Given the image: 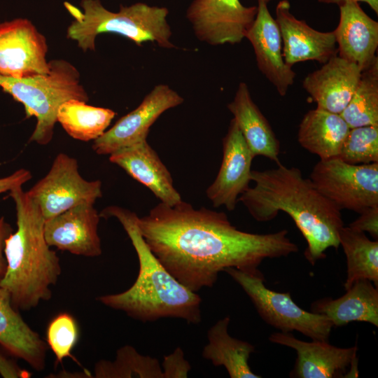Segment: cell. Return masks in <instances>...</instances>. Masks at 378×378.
I'll return each instance as SVG.
<instances>
[{"mask_svg":"<svg viewBox=\"0 0 378 378\" xmlns=\"http://www.w3.org/2000/svg\"><path fill=\"white\" fill-rule=\"evenodd\" d=\"M222 146L220 169L206 195L214 207L225 206L232 211L240 195L250 187L254 158L234 118L223 138Z\"/></svg>","mask_w":378,"mask_h":378,"instance_id":"4fadbf2b","label":"cell"},{"mask_svg":"<svg viewBox=\"0 0 378 378\" xmlns=\"http://www.w3.org/2000/svg\"><path fill=\"white\" fill-rule=\"evenodd\" d=\"M99 215L118 220L135 249L139 269L134 283L127 290L99 296L97 300L142 322L176 318L199 324L202 318L201 297L176 280L153 253L139 231L138 216L117 206L105 208Z\"/></svg>","mask_w":378,"mask_h":378,"instance_id":"3957f363","label":"cell"},{"mask_svg":"<svg viewBox=\"0 0 378 378\" xmlns=\"http://www.w3.org/2000/svg\"><path fill=\"white\" fill-rule=\"evenodd\" d=\"M31 173L29 170L20 169L8 176L0 178V194L22 186L31 178Z\"/></svg>","mask_w":378,"mask_h":378,"instance_id":"836d02e7","label":"cell"},{"mask_svg":"<svg viewBox=\"0 0 378 378\" xmlns=\"http://www.w3.org/2000/svg\"><path fill=\"white\" fill-rule=\"evenodd\" d=\"M148 246L181 284L197 292L212 287L228 268L260 274L265 259L299 251L287 230L257 234L237 229L224 212L194 209L184 201L162 202L137 218Z\"/></svg>","mask_w":378,"mask_h":378,"instance_id":"6da1fadb","label":"cell"},{"mask_svg":"<svg viewBox=\"0 0 378 378\" xmlns=\"http://www.w3.org/2000/svg\"><path fill=\"white\" fill-rule=\"evenodd\" d=\"M49 66L48 74L33 77L0 76L3 91L23 105L27 118H36L29 141L39 145H47L52 139L57 113L62 103L71 99L89 101L74 65L63 59H55L49 61Z\"/></svg>","mask_w":378,"mask_h":378,"instance_id":"8992f818","label":"cell"},{"mask_svg":"<svg viewBox=\"0 0 378 378\" xmlns=\"http://www.w3.org/2000/svg\"><path fill=\"white\" fill-rule=\"evenodd\" d=\"M288 0L279 1L276 21L282 39L283 57L290 66L305 61L326 63L338 53L334 31H319L304 20L297 19L290 10Z\"/></svg>","mask_w":378,"mask_h":378,"instance_id":"e0dca14e","label":"cell"},{"mask_svg":"<svg viewBox=\"0 0 378 378\" xmlns=\"http://www.w3.org/2000/svg\"><path fill=\"white\" fill-rule=\"evenodd\" d=\"M248 296L257 312L280 332L298 331L314 340H326L333 325L325 316L299 307L289 292L279 293L265 285L262 273L251 274L235 268L225 270Z\"/></svg>","mask_w":378,"mask_h":378,"instance_id":"52a82bcc","label":"cell"},{"mask_svg":"<svg viewBox=\"0 0 378 378\" xmlns=\"http://www.w3.org/2000/svg\"><path fill=\"white\" fill-rule=\"evenodd\" d=\"M116 113L112 109L88 105L71 99L62 103L57 113V122L72 138L89 141L102 136Z\"/></svg>","mask_w":378,"mask_h":378,"instance_id":"4316f807","label":"cell"},{"mask_svg":"<svg viewBox=\"0 0 378 378\" xmlns=\"http://www.w3.org/2000/svg\"><path fill=\"white\" fill-rule=\"evenodd\" d=\"M349 130L340 114L316 108L307 111L301 120L298 141L319 160L337 158Z\"/></svg>","mask_w":378,"mask_h":378,"instance_id":"cb8c5ba5","label":"cell"},{"mask_svg":"<svg viewBox=\"0 0 378 378\" xmlns=\"http://www.w3.org/2000/svg\"><path fill=\"white\" fill-rule=\"evenodd\" d=\"M97 378H163L158 360L140 354L133 346L118 349L114 360H101L94 367Z\"/></svg>","mask_w":378,"mask_h":378,"instance_id":"f1b7e54d","label":"cell"},{"mask_svg":"<svg viewBox=\"0 0 378 378\" xmlns=\"http://www.w3.org/2000/svg\"><path fill=\"white\" fill-rule=\"evenodd\" d=\"M253 156L280 162V142L269 121L253 102L247 85L241 82L233 100L227 104Z\"/></svg>","mask_w":378,"mask_h":378,"instance_id":"7402d4cb","label":"cell"},{"mask_svg":"<svg viewBox=\"0 0 378 378\" xmlns=\"http://www.w3.org/2000/svg\"><path fill=\"white\" fill-rule=\"evenodd\" d=\"M349 226L352 229L369 233L373 239L378 240V206H370L362 212Z\"/></svg>","mask_w":378,"mask_h":378,"instance_id":"d6a6232c","label":"cell"},{"mask_svg":"<svg viewBox=\"0 0 378 378\" xmlns=\"http://www.w3.org/2000/svg\"><path fill=\"white\" fill-rule=\"evenodd\" d=\"M109 161L147 187L160 202L174 206L182 201L169 171L147 139L111 154Z\"/></svg>","mask_w":378,"mask_h":378,"instance_id":"ffe728a7","label":"cell"},{"mask_svg":"<svg viewBox=\"0 0 378 378\" xmlns=\"http://www.w3.org/2000/svg\"><path fill=\"white\" fill-rule=\"evenodd\" d=\"M339 7L340 21L333 31L337 54L363 71L377 57L378 22L364 12L358 2L348 1Z\"/></svg>","mask_w":378,"mask_h":378,"instance_id":"d6986e66","label":"cell"},{"mask_svg":"<svg viewBox=\"0 0 378 378\" xmlns=\"http://www.w3.org/2000/svg\"><path fill=\"white\" fill-rule=\"evenodd\" d=\"M0 346L37 371H42L46 367L47 343L23 320L12 304L10 294L1 287Z\"/></svg>","mask_w":378,"mask_h":378,"instance_id":"44dd1931","label":"cell"},{"mask_svg":"<svg viewBox=\"0 0 378 378\" xmlns=\"http://www.w3.org/2000/svg\"><path fill=\"white\" fill-rule=\"evenodd\" d=\"M339 242L346 260L345 290L362 279L369 280L378 287V240H371L365 232L344 225Z\"/></svg>","mask_w":378,"mask_h":378,"instance_id":"484cf974","label":"cell"},{"mask_svg":"<svg viewBox=\"0 0 378 378\" xmlns=\"http://www.w3.org/2000/svg\"><path fill=\"white\" fill-rule=\"evenodd\" d=\"M15 204L17 230L5 240L6 271L0 287L18 310H29L52 296L50 286L61 274L59 258L44 235L45 218L22 186L9 191Z\"/></svg>","mask_w":378,"mask_h":378,"instance_id":"277c9868","label":"cell"},{"mask_svg":"<svg viewBox=\"0 0 378 378\" xmlns=\"http://www.w3.org/2000/svg\"><path fill=\"white\" fill-rule=\"evenodd\" d=\"M0 374L3 377L27 378L31 374L21 369L13 359L8 358L0 349Z\"/></svg>","mask_w":378,"mask_h":378,"instance_id":"e575fe53","label":"cell"},{"mask_svg":"<svg viewBox=\"0 0 378 378\" xmlns=\"http://www.w3.org/2000/svg\"><path fill=\"white\" fill-rule=\"evenodd\" d=\"M27 192L45 220L81 204H94L102 196V182L84 179L77 160L65 153L55 157L48 174Z\"/></svg>","mask_w":378,"mask_h":378,"instance_id":"9c48e42d","label":"cell"},{"mask_svg":"<svg viewBox=\"0 0 378 378\" xmlns=\"http://www.w3.org/2000/svg\"><path fill=\"white\" fill-rule=\"evenodd\" d=\"M270 1L258 0L256 15L245 38L253 48L259 70L284 97L296 74L284 59L281 35L269 10Z\"/></svg>","mask_w":378,"mask_h":378,"instance_id":"9a60e30c","label":"cell"},{"mask_svg":"<svg viewBox=\"0 0 378 378\" xmlns=\"http://www.w3.org/2000/svg\"><path fill=\"white\" fill-rule=\"evenodd\" d=\"M311 312L326 316L333 327L352 321L378 326V287L367 279L355 281L337 299L323 298L312 302Z\"/></svg>","mask_w":378,"mask_h":378,"instance_id":"603a6c76","label":"cell"},{"mask_svg":"<svg viewBox=\"0 0 378 378\" xmlns=\"http://www.w3.org/2000/svg\"><path fill=\"white\" fill-rule=\"evenodd\" d=\"M337 158L351 164L378 162V125L350 128Z\"/></svg>","mask_w":378,"mask_h":378,"instance_id":"f546056e","label":"cell"},{"mask_svg":"<svg viewBox=\"0 0 378 378\" xmlns=\"http://www.w3.org/2000/svg\"><path fill=\"white\" fill-rule=\"evenodd\" d=\"M64 5L74 20L66 31V37L76 41L84 52L95 50V38L103 33L126 37L136 45L151 41L160 47L172 48V31L167 22L168 9L137 2L120 6L118 12L104 8L100 0H82L83 10L65 1Z\"/></svg>","mask_w":378,"mask_h":378,"instance_id":"5b68a950","label":"cell"},{"mask_svg":"<svg viewBox=\"0 0 378 378\" xmlns=\"http://www.w3.org/2000/svg\"><path fill=\"white\" fill-rule=\"evenodd\" d=\"M13 232L11 226L5 220L4 217L0 218V280L4 277L6 271V260L4 255V244L6 239Z\"/></svg>","mask_w":378,"mask_h":378,"instance_id":"d590c367","label":"cell"},{"mask_svg":"<svg viewBox=\"0 0 378 378\" xmlns=\"http://www.w3.org/2000/svg\"><path fill=\"white\" fill-rule=\"evenodd\" d=\"M251 181L253 186L238 201L258 222L272 220L279 212L288 214L306 240L304 255L311 265L324 259L329 248H339L344 226L341 210L299 168L279 162L273 169L252 170Z\"/></svg>","mask_w":378,"mask_h":378,"instance_id":"7a4b0ae2","label":"cell"},{"mask_svg":"<svg viewBox=\"0 0 378 378\" xmlns=\"http://www.w3.org/2000/svg\"><path fill=\"white\" fill-rule=\"evenodd\" d=\"M340 115L350 128L378 125V58L361 75L356 90Z\"/></svg>","mask_w":378,"mask_h":378,"instance_id":"83f0119b","label":"cell"},{"mask_svg":"<svg viewBox=\"0 0 378 378\" xmlns=\"http://www.w3.org/2000/svg\"><path fill=\"white\" fill-rule=\"evenodd\" d=\"M100 215L92 204H81L45 220L48 244L59 250L86 257L102 254L98 234Z\"/></svg>","mask_w":378,"mask_h":378,"instance_id":"2e32d148","label":"cell"},{"mask_svg":"<svg viewBox=\"0 0 378 378\" xmlns=\"http://www.w3.org/2000/svg\"><path fill=\"white\" fill-rule=\"evenodd\" d=\"M183 101V98L167 85L155 86L135 109L121 117L113 126L94 140L92 149L98 155H110L146 140L149 130L157 119Z\"/></svg>","mask_w":378,"mask_h":378,"instance_id":"7c38bea8","label":"cell"},{"mask_svg":"<svg viewBox=\"0 0 378 378\" xmlns=\"http://www.w3.org/2000/svg\"><path fill=\"white\" fill-rule=\"evenodd\" d=\"M309 178L339 209L360 214L378 206V162L351 164L339 158L319 160Z\"/></svg>","mask_w":378,"mask_h":378,"instance_id":"ba28073f","label":"cell"},{"mask_svg":"<svg viewBox=\"0 0 378 378\" xmlns=\"http://www.w3.org/2000/svg\"><path fill=\"white\" fill-rule=\"evenodd\" d=\"M318 2L323 4H334L338 6L348 1L359 2L363 1L366 3L370 8L377 14L378 13V0H318Z\"/></svg>","mask_w":378,"mask_h":378,"instance_id":"8d00e7d4","label":"cell"},{"mask_svg":"<svg viewBox=\"0 0 378 378\" xmlns=\"http://www.w3.org/2000/svg\"><path fill=\"white\" fill-rule=\"evenodd\" d=\"M361 72L357 64L337 55L309 74L302 87L316 108L340 114L351 99Z\"/></svg>","mask_w":378,"mask_h":378,"instance_id":"ac0fdd59","label":"cell"},{"mask_svg":"<svg viewBox=\"0 0 378 378\" xmlns=\"http://www.w3.org/2000/svg\"><path fill=\"white\" fill-rule=\"evenodd\" d=\"M269 340L296 351L295 363L289 374L292 378L346 377L353 363L358 360L356 346L342 348L326 340L305 342L291 332H283L271 334Z\"/></svg>","mask_w":378,"mask_h":378,"instance_id":"5bb4252c","label":"cell"},{"mask_svg":"<svg viewBox=\"0 0 378 378\" xmlns=\"http://www.w3.org/2000/svg\"><path fill=\"white\" fill-rule=\"evenodd\" d=\"M46 339L57 363H62L66 358L77 362L71 352L78 342V327L71 314L61 313L53 318L47 327Z\"/></svg>","mask_w":378,"mask_h":378,"instance_id":"4dcf8cb0","label":"cell"},{"mask_svg":"<svg viewBox=\"0 0 378 378\" xmlns=\"http://www.w3.org/2000/svg\"><path fill=\"white\" fill-rule=\"evenodd\" d=\"M47 40L28 19L0 24V76L15 78L46 74Z\"/></svg>","mask_w":378,"mask_h":378,"instance_id":"30bf717a","label":"cell"},{"mask_svg":"<svg viewBox=\"0 0 378 378\" xmlns=\"http://www.w3.org/2000/svg\"><path fill=\"white\" fill-rule=\"evenodd\" d=\"M162 369L163 378H186L191 366L185 358L181 348L177 347L172 354L164 357Z\"/></svg>","mask_w":378,"mask_h":378,"instance_id":"1f68e13d","label":"cell"},{"mask_svg":"<svg viewBox=\"0 0 378 378\" xmlns=\"http://www.w3.org/2000/svg\"><path fill=\"white\" fill-rule=\"evenodd\" d=\"M229 316L219 319L207 332L208 343L202 357L214 366H223L231 378H260L248 365L255 346L246 341L232 337L228 333Z\"/></svg>","mask_w":378,"mask_h":378,"instance_id":"d4e9b609","label":"cell"},{"mask_svg":"<svg viewBox=\"0 0 378 378\" xmlns=\"http://www.w3.org/2000/svg\"><path fill=\"white\" fill-rule=\"evenodd\" d=\"M257 6L239 0H193L186 11L197 38L210 45L240 43L252 24Z\"/></svg>","mask_w":378,"mask_h":378,"instance_id":"8fae6325","label":"cell"}]
</instances>
